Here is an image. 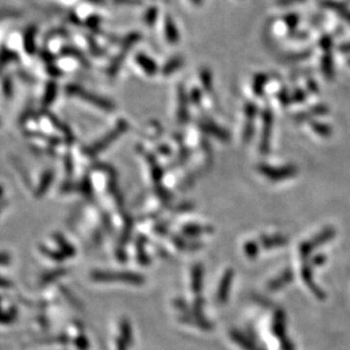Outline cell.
Returning <instances> with one entry per match:
<instances>
[{"label":"cell","instance_id":"obj_43","mask_svg":"<svg viewBox=\"0 0 350 350\" xmlns=\"http://www.w3.org/2000/svg\"><path fill=\"white\" fill-rule=\"evenodd\" d=\"M249 350H264V349H262V348H259V347H258V346H257V345L255 344V345H253V346H252V347H251V348H250Z\"/></svg>","mask_w":350,"mask_h":350},{"label":"cell","instance_id":"obj_36","mask_svg":"<svg viewBox=\"0 0 350 350\" xmlns=\"http://www.w3.org/2000/svg\"><path fill=\"white\" fill-rule=\"evenodd\" d=\"M115 344H116V349L117 350H127L128 349V345L123 340L122 338L120 337V335L116 338Z\"/></svg>","mask_w":350,"mask_h":350},{"label":"cell","instance_id":"obj_4","mask_svg":"<svg viewBox=\"0 0 350 350\" xmlns=\"http://www.w3.org/2000/svg\"><path fill=\"white\" fill-rule=\"evenodd\" d=\"M272 125H273V115L270 109H265L263 113V133L262 140H260V152L267 153L270 150L271 134H272Z\"/></svg>","mask_w":350,"mask_h":350},{"label":"cell","instance_id":"obj_1","mask_svg":"<svg viewBox=\"0 0 350 350\" xmlns=\"http://www.w3.org/2000/svg\"><path fill=\"white\" fill-rule=\"evenodd\" d=\"M94 280L100 282H112V281H121L126 282L130 284L141 285L145 283V277L141 274L133 272H96L92 275Z\"/></svg>","mask_w":350,"mask_h":350},{"label":"cell","instance_id":"obj_6","mask_svg":"<svg viewBox=\"0 0 350 350\" xmlns=\"http://www.w3.org/2000/svg\"><path fill=\"white\" fill-rule=\"evenodd\" d=\"M178 320L182 323L192 325V326L198 327L202 331H210L212 328H214V324L209 320H207L202 314H196V315H194V314H182L178 317Z\"/></svg>","mask_w":350,"mask_h":350},{"label":"cell","instance_id":"obj_13","mask_svg":"<svg viewBox=\"0 0 350 350\" xmlns=\"http://www.w3.org/2000/svg\"><path fill=\"white\" fill-rule=\"evenodd\" d=\"M164 30H165L166 40L169 41L170 44H177L178 39H180V34H178L176 25H175L174 21L171 16L165 17V22H164Z\"/></svg>","mask_w":350,"mask_h":350},{"label":"cell","instance_id":"obj_39","mask_svg":"<svg viewBox=\"0 0 350 350\" xmlns=\"http://www.w3.org/2000/svg\"><path fill=\"white\" fill-rule=\"evenodd\" d=\"M324 262H325V256L324 255H319V256L314 257V259H313V264H314V265H316V266L322 265Z\"/></svg>","mask_w":350,"mask_h":350},{"label":"cell","instance_id":"obj_9","mask_svg":"<svg viewBox=\"0 0 350 350\" xmlns=\"http://www.w3.org/2000/svg\"><path fill=\"white\" fill-rule=\"evenodd\" d=\"M292 280H294V273L291 272V270H285L284 272L280 274V276L273 278V280L267 284V289H269L270 291L280 290L281 288H283L287 284L290 283Z\"/></svg>","mask_w":350,"mask_h":350},{"label":"cell","instance_id":"obj_2","mask_svg":"<svg viewBox=\"0 0 350 350\" xmlns=\"http://www.w3.org/2000/svg\"><path fill=\"white\" fill-rule=\"evenodd\" d=\"M258 171L264 176L273 181L287 180V178L294 177L298 173V169L295 166H285V167H271L269 165H259Z\"/></svg>","mask_w":350,"mask_h":350},{"label":"cell","instance_id":"obj_10","mask_svg":"<svg viewBox=\"0 0 350 350\" xmlns=\"http://www.w3.org/2000/svg\"><path fill=\"white\" fill-rule=\"evenodd\" d=\"M200 128H201L202 131H205L206 133L214 135V137L217 138L221 141L227 142L230 140V134H228L225 130H223V128H221L220 126H217V125L212 122H202L200 124Z\"/></svg>","mask_w":350,"mask_h":350},{"label":"cell","instance_id":"obj_19","mask_svg":"<svg viewBox=\"0 0 350 350\" xmlns=\"http://www.w3.org/2000/svg\"><path fill=\"white\" fill-rule=\"evenodd\" d=\"M182 65H183V58H182L181 56H175L164 65L162 72L165 76H167V75L172 74L175 71H177Z\"/></svg>","mask_w":350,"mask_h":350},{"label":"cell","instance_id":"obj_22","mask_svg":"<svg viewBox=\"0 0 350 350\" xmlns=\"http://www.w3.org/2000/svg\"><path fill=\"white\" fill-rule=\"evenodd\" d=\"M269 81V76L266 74H257L255 78H253V91L257 96H260L263 94L264 87H265L266 82Z\"/></svg>","mask_w":350,"mask_h":350},{"label":"cell","instance_id":"obj_42","mask_svg":"<svg viewBox=\"0 0 350 350\" xmlns=\"http://www.w3.org/2000/svg\"><path fill=\"white\" fill-rule=\"evenodd\" d=\"M191 1H192V2H194V3H195V5H197V6H199V5H201V3H202V0H191Z\"/></svg>","mask_w":350,"mask_h":350},{"label":"cell","instance_id":"obj_3","mask_svg":"<svg viewBox=\"0 0 350 350\" xmlns=\"http://www.w3.org/2000/svg\"><path fill=\"white\" fill-rule=\"evenodd\" d=\"M334 234H335V231L333 227L326 228L325 231L321 232L320 234H317L315 238L312 239V240L303 242V244L300 246V249H299L300 255L302 257H307L316 247H319V246L325 244V242H327L328 240H331V239L334 237Z\"/></svg>","mask_w":350,"mask_h":350},{"label":"cell","instance_id":"obj_30","mask_svg":"<svg viewBox=\"0 0 350 350\" xmlns=\"http://www.w3.org/2000/svg\"><path fill=\"white\" fill-rule=\"evenodd\" d=\"M138 259L139 262H140L142 265H148L150 263V259L147 253L145 252V248H144V238H141L140 245H138Z\"/></svg>","mask_w":350,"mask_h":350},{"label":"cell","instance_id":"obj_21","mask_svg":"<svg viewBox=\"0 0 350 350\" xmlns=\"http://www.w3.org/2000/svg\"><path fill=\"white\" fill-rule=\"evenodd\" d=\"M62 53L63 55L66 56H72L73 58H76L78 62H81L83 65L89 66V62L87 60V58L83 56V53H82L80 50L76 49L75 47H72V46H65V47L62 48Z\"/></svg>","mask_w":350,"mask_h":350},{"label":"cell","instance_id":"obj_33","mask_svg":"<svg viewBox=\"0 0 350 350\" xmlns=\"http://www.w3.org/2000/svg\"><path fill=\"white\" fill-rule=\"evenodd\" d=\"M280 346L281 350H295V345L288 337L280 339Z\"/></svg>","mask_w":350,"mask_h":350},{"label":"cell","instance_id":"obj_25","mask_svg":"<svg viewBox=\"0 0 350 350\" xmlns=\"http://www.w3.org/2000/svg\"><path fill=\"white\" fill-rule=\"evenodd\" d=\"M172 241L174 242L175 246H177L178 249H182V250H197V249H199V247H200V245L190 244V242L183 241V240H182V239L177 238V237H176V238L173 237V238H172Z\"/></svg>","mask_w":350,"mask_h":350},{"label":"cell","instance_id":"obj_28","mask_svg":"<svg viewBox=\"0 0 350 350\" xmlns=\"http://www.w3.org/2000/svg\"><path fill=\"white\" fill-rule=\"evenodd\" d=\"M100 24H101V19H100L98 15H91L85 21V25H87V27L90 28L91 31L98 32L100 28Z\"/></svg>","mask_w":350,"mask_h":350},{"label":"cell","instance_id":"obj_12","mask_svg":"<svg viewBox=\"0 0 350 350\" xmlns=\"http://www.w3.org/2000/svg\"><path fill=\"white\" fill-rule=\"evenodd\" d=\"M135 60H137L138 65L140 66L146 73L150 75V76L155 75L157 73V71H158L157 64L153 62L150 57L145 55V53H138L137 57H135Z\"/></svg>","mask_w":350,"mask_h":350},{"label":"cell","instance_id":"obj_41","mask_svg":"<svg viewBox=\"0 0 350 350\" xmlns=\"http://www.w3.org/2000/svg\"><path fill=\"white\" fill-rule=\"evenodd\" d=\"M87 1L92 3V5H98V6L105 3V0H87Z\"/></svg>","mask_w":350,"mask_h":350},{"label":"cell","instance_id":"obj_15","mask_svg":"<svg viewBox=\"0 0 350 350\" xmlns=\"http://www.w3.org/2000/svg\"><path fill=\"white\" fill-rule=\"evenodd\" d=\"M178 101H180V107H178V122L184 123L187 122L188 119V102L187 96H185V92L182 87L178 89Z\"/></svg>","mask_w":350,"mask_h":350},{"label":"cell","instance_id":"obj_18","mask_svg":"<svg viewBox=\"0 0 350 350\" xmlns=\"http://www.w3.org/2000/svg\"><path fill=\"white\" fill-rule=\"evenodd\" d=\"M327 113V108L324 106H317L314 107V108L309 109L308 112H303L298 114L297 116L295 117L296 121L298 122H301L303 120H310L313 116H319V115H324V114Z\"/></svg>","mask_w":350,"mask_h":350},{"label":"cell","instance_id":"obj_27","mask_svg":"<svg viewBox=\"0 0 350 350\" xmlns=\"http://www.w3.org/2000/svg\"><path fill=\"white\" fill-rule=\"evenodd\" d=\"M157 16H158V9L156 7H150L147 9V12L145 13V22L147 25H153L157 20Z\"/></svg>","mask_w":350,"mask_h":350},{"label":"cell","instance_id":"obj_23","mask_svg":"<svg viewBox=\"0 0 350 350\" xmlns=\"http://www.w3.org/2000/svg\"><path fill=\"white\" fill-rule=\"evenodd\" d=\"M200 80H201V83L205 88L206 91H212L213 89V75L209 72V70L203 69L201 72H200Z\"/></svg>","mask_w":350,"mask_h":350},{"label":"cell","instance_id":"obj_24","mask_svg":"<svg viewBox=\"0 0 350 350\" xmlns=\"http://www.w3.org/2000/svg\"><path fill=\"white\" fill-rule=\"evenodd\" d=\"M70 32L66 30L65 27H56L52 28V30H50L47 34L45 35V40H51V39L56 38V37H69Z\"/></svg>","mask_w":350,"mask_h":350},{"label":"cell","instance_id":"obj_20","mask_svg":"<svg viewBox=\"0 0 350 350\" xmlns=\"http://www.w3.org/2000/svg\"><path fill=\"white\" fill-rule=\"evenodd\" d=\"M285 244H288V239L282 237V235H274V237H267L264 238L262 240V245L264 248L271 249L275 247H280V246H283Z\"/></svg>","mask_w":350,"mask_h":350},{"label":"cell","instance_id":"obj_17","mask_svg":"<svg viewBox=\"0 0 350 350\" xmlns=\"http://www.w3.org/2000/svg\"><path fill=\"white\" fill-rule=\"evenodd\" d=\"M213 228L210 226H205V225H187V226H183V233L187 235H190V237H197L200 234H205V233H212Z\"/></svg>","mask_w":350,"mask_h":350},{"label":"cell","instance_id":"obj_11","mask_svg":"<svg viewBox=\"0 0 350 350\" xmlns=\"http://www.w3.org/2000/svg\"><path fill=\"white\" fill-rule=\"evenodd\" d=\"M301 277H302V280L305 281V283L307 284V287H308L310 290L313 291V294L316 296V298H319V299H324L325 298L324 291L321 290V289L316 285L315 281H314V278H313L312 270H310L308 266L302 267Z\"/></svg>","mask_w":350,"mask_h":350},{"label":"cell","instance_id":"obj_16","mask_svg":"<svg viewBox=\"0 0 350 350\" xmlns=\"http://www.w3.org/2000/svg\"><path fill=\"white\" fill-rule=\"evenodd\" d=\"M120 337L126 342L128 346L133 344V330L132 325L126 319H123L120 322Z\"/></svg>","mask_w":350,"mask_h":350},{"label":"cell","instance_id":"obj_38","mask_svg":"<svg viewBox=\"0 0 350 350\" xmlns=\"http://www.w3.org/2000/svg\"><path fill=\"white\" fill-rule=\"evenodd\" d=\"M299 1H302V0H276V3L278 6H289Z\"/></svg>","mask_w":350,"mask_h":350},{"label":"cell","instance_id":"obj_26","mask_svg":"<svg viewBox=\"0 0 350 350\" xmlns=\"http://www.w3.org/2000/svg\"><path fill=\"white\" fill-rule=\"evenodd\" d=\"M312 127H313V130L315 131L317 134L322 135V137H328V135L332 133L331 127L328 126V125H326V124L313 122L312 123Z\"/></svg>","mask_w":350,"mask_h":350},{"label":"cell","instance_id":"obj_31","mask_svg":"<svg viewBox=\"0 0 350 350\" xmlns=\"http://www.w3.org/2000/svg\"><path fill=\"white\" fill-rule=\"evenodd\" d=\"M87 42L89 47H90L92 53H95V55H101L102 50L100 49V47L97 45V42L95 41V39H92L91 37H87Z\"/></svg>","mask_w":350,"mask_h":350},{"label":"cell","instance_id":"obj_35","mask_svg":"<svg viewBox=\"0 0 350 350\" xmlns=\"http://www.w3.org/2000/svg\"><path fill=\"white\" fill-rule=\"evenodd\" d=\"M290 98L291 102H301L306 99V94L302 90H297Z\"/></svg>","mask_w":350,"mask_h":350},{"label":"cell","instance_id":"obj_34","mask_svg":"<svg viewBox=\"0 0 350 350\" xmlns=\"http://www.w3.org/2000/svg\"><path fill=\"white\" fill-rule=\"evenodd\" d=\"M17 16H20V13L15 12V10H0V22H1L2 20L12 19V17Z\"/></svg>","mask_w":350,"mask_h":350},{"label":"cell","instance_id":"obj_8","mask_svg":"<svg viewBox=\"0 0 350 350\" xmlns=\"http://www.w3.org/2000/svg\"><path fill=\"white\" fill-rule=\"evenodd\" d=\"M37 32H38V27L35 26V25L31 24L28 25V26L24 30L23 33V45H24V49L25 51L27 53H34L35 51V37H37Z\"/></svg>","mask_w":350,"mask_h":350},{"label":"cell","instance_id":"obj_37","mask_svg":"<svg viewBox=\"0 0 350 350\" xmlns=\"http://www.w3.org/2000/svg\"><path fill=\"white\" fill-rule=\"evenodd\" d=\"M117 5H141V0H114Z\"/></svg>","mask_w":350,"mask_h":350},{"label":"cell","instance_id":"obj_5","mask_svg":"<svg viewBox=\"0 0 350 350\" xmlns=\"http://www.w3.org/2000/svg\"><path fill=\"white\" fill-rule=\"evenodd\" d=\"M233 277H234V271L232 269H227L224 272L222 278H221L219 289H217V295H216L217 302L221 303V305H223V303L226 302V300L228 298V292H230L232 282H233Z\"/></svg>","mask_w":350,"mask_h":350},{"label":"cell","instance_id":"obj_32","mask_svg":"<svg viewBox=\"0 0 350 350\" xmlns=\"http://www.w3.org/2000/svg\"><path fill=\"white\" fill-rule=\"evenodd\" d=\"M284 20H285L284 22L287 23L289 28H295L298 24L299 17H298V15H296V14H289V15L285 16Z\"/></svg>","mask_w":350,"mask_h":350},{"label":"cell","instance_id":"obj_7","mask_svg":"<svg viewBox=\"0 0 350 350\" xmlns=\"http://www.w3.org/2000/svg\"><path fill=\"white\" fill-rule=\"evenodd\" d=\"M272 332L278 340L287 337V317L283 310L277 309L274 313L272 322Z\"/></svg>","mask_w":350,"mask_h":350},{"label":"cell","instance_id":"obj_40","mask_svg":"<svg viewBox=\"0 0 350 350\" xmlns=\"http://www.w3.org/2000/svg\"><path fill=\"white\" fill-rule=\"evenodd\" d=\"M191 98L195 101V103H199L200 102V98H201V95H200L199 90H197V89H195V90L192 91Z\"/></svg>","mask_w":350,"mask_h":350},{"label":"cell","instance_id":"obj_29","mask_svg":"<svg viewBox=\"0 0 350 350\" xmlns=\"http://www.w3.org/2000/svg\"><path fill=\"white\" fill-rule=\"evenodd\" d=\"M245 252H246V255L248 256V258H255V257L258 255V252H259L258 245L255 244V242H252V241L247 242V244L245 245Z\"/></svg>","mask_w":350,"mask_h":350},{"label":"cell","instance_id":"obj_14","mask_svg":"<svg viewBox=\"0 0 350 350\" xmlns=\"http://www.w3.org/2000/svg\"><path fill=\"white\" fill-rule=\"evenodd\" d=\"M202 277H203V269L200 264H196L192 267L191 272V288L195 294H200L202 289Z\"/></svg>","mask_w":350,"mask_h":350}]
</instances>
